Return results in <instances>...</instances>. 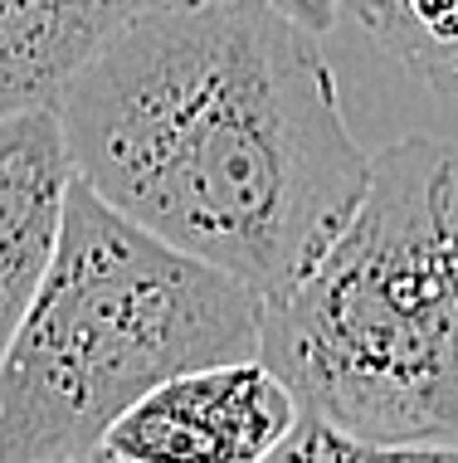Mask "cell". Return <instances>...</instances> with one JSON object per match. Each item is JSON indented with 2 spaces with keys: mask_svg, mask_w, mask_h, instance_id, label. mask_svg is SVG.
Instances as JSON below:
<instances>
[{
  "mask_svg": "<svg viewBox=\"0 0 458 463\" xmlns=\"http://www.w3.org/2000/svg\"><path fill=\"white\" fill-rule=\"evenodd\" d=\"M268 303L73 181L59 254L0 361V463L98 454L185 371L254 361Z\"/></svg>",
  "mask_w": 458,
  "mask_h": 463,
  "instance_id": "cell-3",
  "label": "cell"
},
{
  "mask_svg": "<svg viewBox=\"0 0 458 463\" xmlns=\"http://www.w3.org/2000/svg\"><path fill=\"white\" fill-rule=\"evenodd\" d=\"M268 463H458L453 444H390L366 439V434L337 430L303 410L298 430L283 439V449Z\"/></svg>",
  "mask_w": 458,
  "mask_h": 463,
  "instance_id": "cell-8",
  "label": "cell"
},
{
  "mask_svg": "<svg viewBox=\"0 0 458 463\" xmlns=\"http://www.w3.org/2000/svg\"><path fill=\"white\" fill-rule=\"evenodd\" d=\"M166 0H0V118L54 108L122 24Z\"/></svg>",
  "mask_w": 458,
  "mask_h": 463,
  "instance_id": "cell-6",
  "label": "cell"
},
{
  "mask_svg": "<svg viewBox=\"0 0 458 463\" xmlns=\"http://www.w3.org/2000/svg\"><path fill=\"white\" fill-rule=\"evenodd\" d=\"M298 420L288 381L254 356L166 381L113 424L103 449L122 463H268Z\"/></svg>",
  "mask_w": 458,
  "mask_h": 463,
  "instance_id": "cell-4",
  "label": "cell"
},
{
  "mask_svg": "<svg viewBox=\"0 0 458 463\" xmlns=\"http://www.w3.org/2000/svg\"><path fill=\"white\" fill-rule=\"evenodd\" d=\"M356 20L415 83L458 98V0H370Z\"/></svg>",
  "mask_w": 458,
  "mask_h": 463,
  "instance_id": "cell-7",
  "label": "cell"
},
{
  "mask_svg": "<svg viewBox=\"0 0 458 463\" xmlns=\"http://www.w3.org/2000/svg\"><path fill=\"white\" fill-rule=\"evenodd\" d=\"M73 181L79 176L54 108L0 118V361L59 254Z\"/></svg>",
  "mask_w": 458,
  "mask_h": 463,
  "instance_id": "cell-5",
  "label": "cell"
},
{
  "mask_svg": "<svg viewBox=\"0 0 458 463\" xmlns=\"http://www.w3.org/2000/svg\"><path fill=\"white\" fill-rule=\"evenodd\" d=\"M278 0H166L64 83L73 176L117 215L278 303L370 185L337 73Z\"/></svg>",
  "mask_w": 458,
  "mask_h": 463,
  "instance_id": "cell-1",
  "label": "cell"
},
{
  "mask_svg": "<svg viewBox=\"0 0 458 463\" xmlns=\"http://www.w3.org/2000/svg\"><path fill=\"white\" fill-rule=\"evenodd\" d=\"M337 5H341V10H351V15H361V10L370 5V0H337Z\"/></svg>",
  "mask_w": 458,
  "mask_h": 463,
  "instance_id": "cell-11",
  "label": "cell"
},
{
  "mask_svg": "<svg viewBox=\"0 0 458 463\" xmlns=\"http://www.w3.org/2000/svg\"><path fill=\"white\" fill-rule=\"evenodd\" d=\"M283 10H288V15H298L307 30H317V34H327L332 24H337V0H278Z\"/></svg>",
  "mask_w": 458,
  "mask_h": 463,
  "instance_id": "cell-9",
  "label": "cell"
},
{
  "mask_svg": "<svg viewBox=\"0 0 458 463\" xmlns=\"http://www.w3.org/2000/svg\"><path fill=\"white\" fill-rule=\"evenodd\" d=\"M59 463H122V458H113L107 449H98V454H83V458H59Z\"/></svg>",
  "mask_w": 458,
  "mask_h": 463,
  "instance_id": "cell-10",
  "label": "cell"
},
{
  "mask_svg": "<svg viewBox=\"0 0 458 463\" xmlns=\"http://www.w3.org/2000/svg\"><path fill=\"white\" fill-rule=\"evenodd\" d=\"M307 415L458 449V146L400 137L322 264L268 303L264 352Z\"/></svg>",
  "mask_w": 458,
  "mask_h": 463,
  "instance_id": "cell-2",
  "label": "cell"
}]
</instances>
